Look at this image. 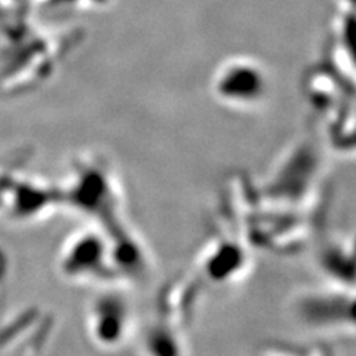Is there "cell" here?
<instances>
[{"label":"cell","instance_id":"6da1fadb","mask_svg":"<svg viewBox=\"0 0 356 356\" xmlns=\"http://www.w3.org/2000/svg\"><path fill=\"white\" fill-rule=\"evenodd\" d=\"M217 94L229 103H259L266 91L263 73L252 65H229L217 77Z\"/></svg>","mask_w":356,"mask_h":356},{"label":"cell","instance_id":"7a4b0ae2","mask_svg":"<svg viewBox=\"0 0 356 356\" xmlns=\"http://www.w3.org/2000/svg\"><path fill=\"white\" fill-rule=\"evenodd\" d=\"M129 310L122 298L106 296L94 303L91 331L98 343L111 346L122 340L128 325Z\"/></svg>","mask_w":356,"mask_h":356},{"label":"cell","instance_id":"3957f363","mask_svg":"<svg viewBox=\"0 0 356 356\" xmlns=\"http://www.w3.org/2000/svg\"><path fill=\"white\" fill-rule=\"evenodd\" d=\"M106 255L107 250L99 236L85 233L70 241L63 255V267L69 276L89 277L95 275Z\"/></svg>","mask_w":356,"mask_h":356}]
</instances>
